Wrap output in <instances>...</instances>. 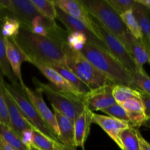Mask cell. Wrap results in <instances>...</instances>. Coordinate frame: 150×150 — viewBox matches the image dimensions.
Segmentation results:
<instances>
[{"label": "cell", "instance_id": "cell-1", "mask_svg": "<svg viewBox=\"0 0 150 150\" xmlns=\"http://www.w3.org/2000/svg\"><path fill=\"white\" fill-rule=\"evenodd\" d=\"M10 40L24 54L28 62L66 64L63 44L51 38L38 35L21 26L18 35Z\"/></svg>", "mask_w": 150, "mask_h": 150}, {"label": "cell", "instance_id": "cell-2", "mask_svg": "<svg viewBox=\"0 0 150 150\" xmlns=\"http://www.w3.org/2000/svg\"><path fill=\"white\" fill-rule=\"evenodd\" d=\"M81 54L114 84L135 89L132 73L107 50L87 42Z\"/></svg>", "mask_w": 150, "mask_h": 150}, {"label": "cell", "instance_id": "cell-3", "mask_svg": "<svg viewBox=\"0 0 150 150\" xmlns=\"http://www.w3.org/2000/svg\"><path fill=\"white\" fill-rule=\"evenodd\" d=\"M62 48L67 67L90 90L114 83L95 66L92 65L80 52L70 49L66 43L63 44Z\"/></svg>", "mask_w": 150, "mask_h": 150}, {"label": "cell", "instance_id": "cell-4", "mask_svg": "<svg viewBox=\"0 0 150 150\" xmlns=\"http://www.w3.org/2000/svg\"><path fill=\"white\" fill-rule=\"evenodd\" d=\"M32 81L35 90L45 94L53 109L59 111L73 121L84 109V105L81 98L61 92L52 85L40 81L36 78H32Z\"/></svg>", "mask_w": 150, "mask_h": 150}, {"label": "cell", "instance_id": "cell-5", "mask_svg": "<svg viewBox=\"0 0 150 150\" xmlns=\"http://www.w3.org/2000/svg\"><path fill=\"white\" fill-rule=\"evenodd\" d=\"M92 18L117 37L120 41L127 32L120 16L108 4L106 0H81Z\"/></svg>", "mask_w": 150, "mask_h": 150}, {"label": "cell", "instance_id": "cell-6", "mask_svg": "<svg viewBox=\"0 0 150 150\" xmlns=\"http://www.w3.org/2000/svg\"><path fill=\"white\" fill-rule=\"evenodd\" d=\"M4 86L9 95L16 103L29 124L32 125V127L35 130L40 132L48 138L55 142H59V138L54 134L51 128L40 118L34 105L28 99L24 90L21 88L20 83H17L16 84H11V83L10 84L4 81Z\"/></svg>", "mask_w": 150, "mask_h": 150}, {"label": "cell", "instance_id": "cell-7", "mask_svg": "<svg viewBox=\"0 0 150 150\" xmlns=\"http://www.w3.org/2000/svg\"><path fill=\"white\" fill-rule=\"evenodd\" d=\"M92 23L97 35L103 42L107 51L121 62L131 73L139 70L134 60L122 42L94 18H92Z\"/></svg>", "mask_w": 150, "mask_h": 150}, {"label": "cell", "instance_id": "cell-8", "mask_svg": "<svg viewBox=\"0 0 150 150\" xmlns=\"http://www.w3.org/2000/svg\"><path fill=\"white\" fill-rule=\"evenodd\" d=\"M114 85V83H110L98 89H92L84 94L81 98L83 105L93 112L96 111H101L103 109L115 104L116 101L112 94Z\"/></svg>", "mask_w": 150, "mask_h": 150}, {"label": "cell", "instance_id": "cell-9", "mask_svg": "<svg viewBox=\"0 0 150 150\" xmlns=\"http://www.w3.org/2000/svg\"><path fill=\"white\" fill-rule=\"evenodd\" d=\"M24 92L28 99L34 105L37 112L38 113L42 121L51 128L54 134L59 138V130L55 115L50 110V108H48V105L44 101L42 92L38 90H32L28 86H26V88L24 89Z\"/></svg>", "mask_w": 150, "mask_h": 150}, {"label": "cell", "instance_id": "cell-10", "mask_svg": "<svg viewBox=\"0 0 150 150\" xmlns=\"http://www.w3.org/2000/svg\"><path fill=\"white\" fill-rule=\"evenodd\" d=\"M121 42L133 59L139 70L144 69L145 63L150 64V48L144 40L137 39L127 32L124 35Z\"/></svg>", "mask_w": 150, "mask_h": 150}, {"label": "cell", "instance_id": "cell-11", "mask_svg": "<svg viewBox=\"0 0 150 150\" xmlns=\"http://www.w3.org/2000/svg\"><path fill=\"white\" fill-rule=\"evenodd\" d=\"M54 3L57 8L62 10L66 14L83 22L95 34V36L100 38L94 29L92 16L88 13L81 0H55Z\"/></svg>", "mask_w": 150, "mask_h": 150}, {"label": "cell", "instance_id": "cell-12", "mask_svg": "<svg viewBox=\"0 0 150 150\" xmlns=\"http://www.w3.org/2000/svg\"><path fill=\"white\" fill-rule=\"evenodd\" d=\"M31 64L36 67L41 72V73L51 82V85L54 86L56 89H59V90L64 92V93L74 95V96L78 97V98L81 99L83 95V94L79 92L58 72L56 71L54 69L50 67L49 65L43 64V63L37 62H32Z\"/></svg>", "mask_w": 150, "mask_h": 150}, {"label": "cell", "instance_id": "cell-13", "mask_svg": "<svg viewBox=\"0 0 150 150\" xmlns=\"http://www.w3.org/2000/svg\"><path fill=\"white\" fill-rule=\"evenodd\" d=\"M4 95L7 105V112H8L9 120H10V127L17 133L21 137L22 132L26 130H33L32 125L29 124V122L25 118L22 111L18 106L14 100L11 98L4 86Z\"/></svg>", "mask_w": 150, "mask_h": 150}, {"label": "cell", "instance_id": "cell-14", "mask_svg": "<svg viewBox=\"0 0 150 150\" xmlns=\"http://www.w3.org/2000/svg\"><path fill=\"white\" fill-rule=\"evenodd\" d=\"M11 3L10 16L20 22L21 27L29 30L32 20L40 15L32 0H11Z\"/></svg>", "mask_w": 150, "mask_h": 150}, {"label": "cell", "instance_id": "cell-15", "mask_svg": "<svg viewBox=\"0 0 150 150\" xmlns=\"http://www.w3.org/2000/svg\"><path fill=\"white\" fill-rule=\"evenodd\" d=\"M56 8H57V18L59 19L66 26V28L67 29V32H82L87 36L88 42L95 44V45L99 46L100 48L107 50L102 40L98 37L95 36V34L83 22L66 14L62 10L57 8V7Z\"/></svg>", "mask_w": 150, "mask_h": 150}, {"label": "cell", "instance_id": "cell-16", "mask_svg": "<svg viewBox=\"0 0 150 150\" xmlns=\"http://www.w3.org/2000/svg\"><path fill=\"white\" fill-rule=\"evenodd\" d=\"M4 40L5 43L6 55L12 71L21 88L24 90L26 86L22 77L21 64L23 62H27V58L11 40L7 38H4Z\"/></svg>", "mask_w": 150, "mask_h": 150}, {"label": "cell", "instance_id": "cell-17", "mask_svg": "<svg viewBox=\"0 0 150 150\" xmlns=\"http://www.w3.org/2000/svg\"><path fill=\"white\" fill-rule=\"evenodd\" d=\"M92 123L99 125L117 145L119 144L118 136L120 132L131 126L128 122L95 113H92Z\"/></svg>", "mask_w": 150, "mask_h": 150}, {"label": "cell", "instance_id": "cell-18", "mask_svg": "<svg viewBox=\"0 0 150 150\" xmlns=\"http://www.w3.org/2000/svg\"><path fill=\"white\" fill-rule=\"evenodd\" d=\"M92 111L84 106V109L78 116L74 121L75 146L84 149L85 142L89 137L90 133L92 120Z\"/></svg>", "mask_w": 150, "mask_h": 150}, {"label": "cell", "instance_id": "cell-19", "mask_svg": "<svg viewBox=\"0 0 150 150\" xmlns=\"http://www.w3.org/2000/svg\"><path fill=\"white\" fill-rule=\"evenodd\" d=\"M127 111L129 122L132 127L137 128L143 126L147 120L144 111V105L141 97L133 98L121 104Z\"/></svg>", "mask_w": 150, "mask_h": 150}, {"label": "cell", "instance_id": "cell-20", "mask_svg": "<svg viewBox=\"0 0 150 150\" xmlns=\"http://www.w3.org/2000/svg\"><path fill=\"white\" fill-rule=\"evenodd\" d=\"M54 111L59 130V142L67 147L76 148L75 146L74 121L57 110L54 109Z\"/></svg>", "mask_w": 150, "mask_h": 150}, {"label": "cell", "instance_id": "cell-21", "mask_svg": "<svg viewBox=\"0 0 150 150\" xmlns=\"http://www.w3.org/2000/svg\"><path fill=\"white\" fill-rule=\"evenodd\" d=\"M140 132L130 126L120 133L118 146L122 150H141Z\"/></svg>", "mask_w": 150, "mask_h": 150}, {"label": "cell", "instance_id": "cell-22", "mask_svg": "<svg viewBox=\"0 0 150 150\" xmlns=\"http://www.w3.org/2000/svg\"><path fill=\"white\" fill-rule=\"evenodd\" d=\"M50 67L58 72L63 78L66 79L72 86H74L79 92L84 95L90 91V89L81 80L79 79L68 67L66 64H51Z\"/></svg>", "mask_w": 150, "mask_h": 150}, {"label": "cell", "instance_id": "cell-23", "mask_svg": "<svg viewBox=\"0 0 150 150\" xmlns=\"http://www.w3.org/2000/svg\"><path fill=\"white\" fill-rule=\"evenodd\" d=\"M133 13L142 31L144 41L148 48H150V21L149 17L143 8V6L138 3L133 8Z\"/></svg>", "mask_w": 150, "mask_h": 150}, {"label": "cell", "instance_id": "cell-24", "mask_svg": "<svg viewBox=\"0 0 150 150\" xmlns=\"http://www.w3.org/2000/svg\"><path fill=\"white\" fill-rule=\"evenodd\" d=\"M0 26L4 38L13 39L19 33L21 23L18 21L10 15L0 16Z\"/></svg>", "mask_w": 150, "mask_h": 150}, {"label": "cell", "instance_id": "cell-25", "mask_svg": "<svg viewBox=\"0 0 150 150\" xmlns=\"http://www.w3.org/2000/svg\"><path fill=\"white\" fill-rule=\"evenodd\" d=\"M0 136L15 150H29L22 142L21 139L17 133L10 126L1 122H0Z\"/></svg>", "mask_w": 150, "mask_h": 150}, {"label": "cell", "instance_id": "cell-26", "mask_svg": "<svg viewBox=\"0 0 150 150\" xmlns=\"http://www.w3.org/2000/svg\"><path fill=\"white\" fill-rule=\"evenodd\" d=\"M0 70L3 76L7 77L11 82V84H16L18 83L17 79L15 78L10 64L7 60L6 55L5 43H4V37L1 34V26H0Z\"/></svg>", "mask_w": 150, "mask_h": 150}, {"label": "cell", "instance_id": "cell-27", "mask_svg": "<svg viewBox=\"0 0 150 150\" xmlns=\"http://www.w3.org/2000/svg\"><path fill=\"white\" fill-rule=\"evenodd\" d=\"M112 94L116 103L120 104V105L127 101V100L131 99L133 98L141 97L140 91L136 90V89L129 87V86L119 84L114 85Z\"/></svg>", "mask_w": 150, "mask_h": 150}, {"label": "cell", "instance_id": "cell-28", "mask_svg": "<svg viewBox=\"0 0 150 150\" xmlns=\"http://www.w3.org/2000/svg\"><path fill=\"white\" fill-rule=\"evenodd\" d=\"M120 18H121L125 27L127 28V31L133 37H135L137 39L144 40L142 31L139 27L137 20H136V17L133 14V10H128V11L122 13V14L120 15Z\"/></svg>", "mask_w": 150, "mask_h": 150}, {"label": "cell", "instance_id": "cell-29", "mask_svg": "<svg viewBox=\"0 0 150 150\" xmlns=\"http://www.w3.org/2000/svg\"><path fill=\"white\" fill-rule=\"evenodd\" d=\"M40 15L50 20L57 18V8L54 1L50 0H32Z\"/></svg>", "mask_w": 150, "mask_h": 150}, {"label": "cell", "instance_id": "cell-30", "mask_svg": "<svg viewBox=\"0 0 150 150\" xmlns=\"http://www.w3.org/2000/svg\"><path fill=\"white\" fill-rule=\"evenodd\" d=\"M132 78L136 90L150 95V76L144 69L132 73Z\"/></svg>", "mask_w": 150, "mask_h": 150}, {"label": "cell", "instance_id": "cell-31", "mask_svg": "<svg viewBox=\"0 0 150 150\" xmlns=\"http://www.w3.org/2000/svg\"><path fill=\"white\" fill-rule=\"evenodd\" d=\"M66 44L70 49L80 52L88 42V38L85 34L79 32H67Z\"/></svg>", "mask_w": 150, "mask_h": 150}, {"label": "cell", "instance_id": "cell-32", "mask_svg": "<svg viewBox=\"0 0 150 150\" xmlns=\"http://www.w3.org/2000/svg\"><path fill=\"white\" fill-rule=\"evenodd\" d=\"M55 141L49 139L38 130H33V144L32 146L40 150H55Z\"/></svg>", "mask_w": 150, "mask_h": 150}, {"label": "cell", "instance_id": "cell-33", "mask_svg": "<svg viewBox=\"0 0 150 150\" xmlns=\"http://www.w3.org/2000/svg\"><path fill=\"white\" fill-rule=\"evenodd\" d=\"M106 1L120 16L128 10H133L135 6L137 4L136 0H106Z\"/></svg>", "mask_w": 150, "mask_h": 150}, {"label": "cell", "instance_id": "cell-34", "mask_svg": "<svg viewBox=\"0 0 150 150\" xmlns=\"http://www.w3.org/2000/svg\"><path fill=\"white\" fill-rule=\"evenodd\" d=\"M4 78L0 70V122L10 126V123L9 120L8 112H7V105L4 95Z\"/></svg>", "mask_w": 150, "mask_h": 150}, {"label": "cell", "instance_id": "cell-35", "mask_svg": "<svg viewBox=\"0 0 150 150\" xmlns=\"http://www.w3.org/2000/svg\"><path fill=\"white\" fill-rule=\"evenodd\" d=\"M101 111L103 112L104 114H108V117H111L113 118L117 119V120H122V121L128 122H129L127 111L123 108L122 105L117 103L114 104V105L105 108V109H103Z\"/></svg>", "mask_w": 150, "mask_h": 150}, {"label": "cell", "instance_id": "cell-36", "mask_svg": "<svg viewBox=\"0 0 150 150\" xmlns=\"http://www.w3.org/2000/svg\"><path fill=\"white\" fill-rule=\"evenodd\" d=\"M33 130H26L22 132L21 135L22 142L28 148L33 144Z\"/></svg>", "mask_w": 150, "mask_h": 150}, {"label": "cell", "instance_id": "cell-37", "mask_svg": "<svg viewBox=\"0 0 150 150\" xmlns=\"http://www.w3.org/2000/svg\"><path fill=\"white\" fill-rule=\"evenodd\" d=\"M141 98L144 105L145 114L147 117V120H150V95L141 92Z\"/></svg>", "mask_w": 150, "mask_h": 150}, {"label": "cell", "instance_id": "cell-38", "mask_svg": "<svg viewBox=\"0 0 150 150\" xmlns=\"http://www.w3.org/2000/svg\"><path fill=\"white\" fill-rule=\"evenodd\" d=\"M140 146H141V150H150V144L147 141H146V139H144V138L140 135Z\"/></svg>", "mask_w": 150, "mask_h": 150}, {"label": "cell", "instance_id": "cell-39", "mask_svg": "<svg viewBox=\"0 0 150 150\" xmlns=\"http://www.w3.org/2000/svg\"><path fill=\"white\" fill-rule=\"evenodd\" d=\"M0 150H15L0 136Z\"/></svg>", "mask_w": 150, "mask_h": 150}, {"label": "cell", "instance_id": "cell-40", "mask_svg": "<svg viewBox=\"0 0 150 150\" xmlns=\"http://www.w3.org/2000/svg\"><path fill=\"white\" fill-rule=\"evenodd\" d=\"M55 150H76V148H70L64 146L60 142H57L55 145Z\"/></svg>", "mask_w": 150, "mask_h": 150}, {"label": "cell", "instance_id": "cell-41", "mask_svg": "<svg viewBox=\"0 0 150 150\" xmlns=\"http://www.w3.org/2000/svg\"><path fill=\"white\" fill-rule=\"evenodd\" d=\"M138 4L150 9V0H136Z\"/></svg>", "mask_w": 150, "mask_h": 150}, {"label": "cell", "instance_id": "cell-42", "mask_svg": "<svg viewBox=\"0 0 150 150\" xmlns=\"http://www.w3.org/2000/svg\"><path fill=\"white\" fill-rule=\"evenodd\" d=\"M143 126H144V127H147V128L150 129V120H147L146 122H145L144 123Z\"/></svg>", "mask_w": 150, "mask_h": 150}, {"label": "cell", "instance_id": "cell-43", "mask_svg": "<svg viewBox=\"0 0 150 150\" xmlns=\"http://www.w3.org/2000/svg\"><path fill=\"white\" fill-rule=\"evenodd\" d=\"M29 150H40V149H38V148L35 147V146H29Z\"/></svg>", "mask_w": 150, "mask_h": 150}]
</instances>
